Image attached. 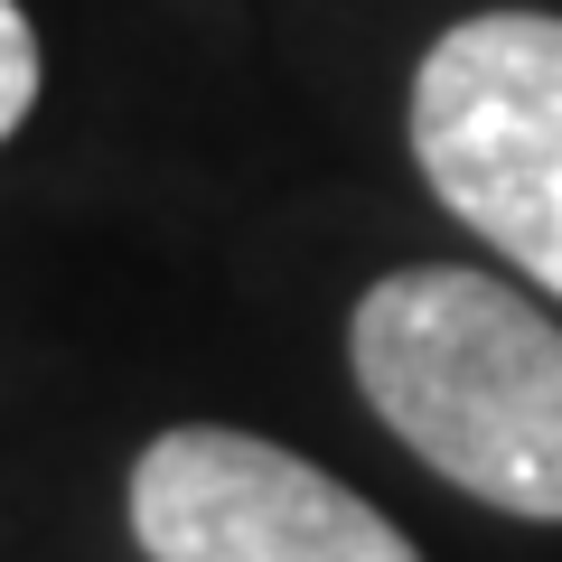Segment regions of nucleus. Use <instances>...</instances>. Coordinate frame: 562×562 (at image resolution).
Here are the masks:
<instances>
[{
  "label": "nucleus",
  "mask_w": 562,
  "mask_h": 562,
  "mask_svg": "<svg viewBox=\"0 0 562 562\" xmlns=\"http://www.w3.org/2000/svg\"><path fill=\"white\" fill-rule=\"evenodd\" d=\"M357 394L479 506L562 525V328L469 262L384 272L347 319Z\"/></svg>",
  "instance_id": "nucleus-1"
},
{
  "label": "nucleus",
  "mask_w": 562,
  "mask_h": 562,
  "mask_svg": "<svg viewBox=\"0 0 562 562\" xmlns=\"http://www.w3.org/2000/svg\"><path fill=\"white\" fill-rule=\"evenodd\" d=\"M413 160L431 198L562 301V20L479 10L413 76Z\"/></svg>",
  "instance_id": "nucleus-2"
},
{
  "label": "nucleus",
  "mask_w": 562,
  "mask_h": 562,
  "mask_svg": "<svg viewBox=\"0 0 562 562\" xmlns=\"http://www.w3.org/2000/svg\"><path fill=\"white\" fill-rule=\"evenodd\" d=\"M132 535L150 562H422L347 479L225 422H179L132 460Z\"/></svg>",
  "instance_id": "nucleus-3"
},
{
  "label": "nucleus",
  "mask_w": 562,
  "mask_h": 562,
  "mask_svg": "<svg viewBox=\"0 0 562 562\" xmlns=\"http://www.w3.org/2000/svg\"><path fill=\"white\" fill-rule=\"evenodd\" d=\"M29 103H38V29L20 0H0V140L29 122Z\"/></svg>",
  "instance_id": "nucleus-4"
}]
</instances>
